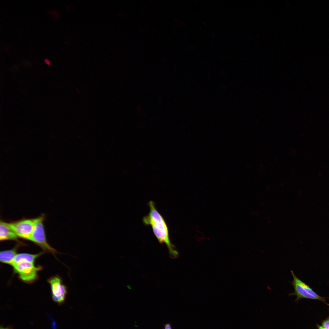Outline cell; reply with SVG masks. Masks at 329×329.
Returning a JSON list of instances; mask_svg holds the SVG:
<instances>
[{
  "label": "cell",
  "instance_id": "cell-9",
  "mask_svg": "<svg viewBox=\"0 0 329 329\" xmlns=\"http://www.w3.org/2000/svg\"><path fill=\"white\" fill-rule=\"evenodd\" d=\"M42 253H41L34 254L25 253L17 254L14 259L11 266L13 264L23 261L34 263L36 259L42 254Z\"/></svg>",
  "mask_w": 329,
  "mask_h": 329
},
{
  "label": "cell",
  "instance_id": "cell-1",
  "mask_svg": "<svg viewBox=\"0 0 329 329\" xmlns=\"http://www.w3.org/2000/svg\"><path fill=\"white\" fill-rule=\"evenodd\" d=\"M149 208L148 214L143 217L144 225L150 226L153 232L159 242L165 244L168 249L170 257L177 258L179 255L175 246L171 242L167 224L161 214L157 209L155 203L150 200L148 203Z\"/></svg>",
  "mask_w": 329,
  "mask_h": 329
},
{
  "label": "cell",
  "instance_id": "cell-7",
  "mask_svg": "<svg viewBox=\"0 0 329 329\" xmlns=\"http://www.w3.org/2000/svg\"><path fill=\"white\" fill-rule=\"evenodd\" d=\"M18 237L9 226L8 223L1 220L0 240H17Z\"/></svg>",
  "mask_w": 329,
  "mask_h": 329
},
{
  "label": "cell",
  "instance_id": "cell-5",
  "mask_svg": "<svg viewBox=\"0 0 329 329\" xmlns=\"http://www.w3.org/2000/svg\"><path fill=\"white\" fill-rule=\"evenodd\" d=\"M8 224L18 237L30 240L34 227V218H24Z\"/></svg>",
  "mask_w": 329,
  "mask_h": 329
},
{
  "label": "cell",
  "instance_id": "cell-8",
  "mask_svg": "<svg viewBox=\"0 0 329 329\" xmlns=\"http://www.w3.org/2000/svg\"><path fill=\"white\" fill-rule=\"evenodd\" d=\"M18 246H19L17 245L11 249L1 251L0 253V261L11 265L17 254L16 251Z\"/></svg>",
  "mask_w": 329,
  "mask_h": 329
},
{
  "label": "cell",
  "instance_id": "cell-12",
  "mask_svg": "<svg viewBox=\"0 0 329 329\" xmlns=\"http://www.w3.org/2000/svg\"><path fill=\"white\" fill-rule=\"evenodd\" d=\"M44 61L47 65L49 66L51 65V62L50 60L48 58H44Z\"/></svg>",
  "mask_w": 329,
  "mask_h": 329
},
{
  "label": "cell",
  "instance_id": "cell-2",
  "mask_svg": "<svg viewBox=\"0 0 329 329\" xmlns=\"http://www.w3.org/2000/svg\"><path fill=\"white\" fill-rule=\"evenodd\" d=\"M291 271L293 278V281L291 283L294 290L293 292L289 294V295L295 296L296 298L295 301L303 299L317 300L329 306V304L326 302L325 297H322L317 294L308 285L296 277L292 271Z\"/></svg>",
  "mask_w": 329,
  "mask_h": 329
},
{
  "label": "cell",
  "instance_id": "cell-4",
  "mask_svg": "<svg viewBox=\"0 0 329 329\" xmlns=\"http://www.w3.org/2000/svg\"><path fill=\"white\" fill-rule=\"evenodd\" d=\"M14 271L18 274L19 279L27 283L33 282L37 278L38 272L41 270V267L35 266L34 263L23 261L12 265Z\"/></svg>",
  "mask_w": 329,
  "mask_h": 329
},
{
  "label": "cell",
  "instance_id": "cell-10",
  "mask_svg": "<svg viewBox=\"0 0 329 329\" xmlns=\"http://www.w3.org/2000/svg\"><path fill=\"white\" fill-rule=\"evenodd\" d=\"M321 326L325 329H329V316L322 321Z\"/></svg>",
  "mask_w": 329,
  "mask_h": 329
},
{
  "label": "cell",
  "instance_id": "cell-6",
  "mask_svg": "<svg viewBox=\"0 0 329 329\" xmlns=\"http://www.w3.org/2000/svg\"><path fill=\"white\" fill-rule=\"evenodd\" d=\"M51 289L53 300L59 304L63 303L67 292V288L58 275L51 277L48 280Z\"/></svg>",
  "mask_w": 329,
  "mask_h": 329
},
{
  "label": "cell",
  "instance_id": "cell-3",
  "mask_svg": "<svg viewBox=\"0 0 329 329\" xmlns=\"http://www.w3.org/2000/svg\"><path fill=\"white\" fill-rule=\"evenodd\" d=\"M45 218L44 214H42L34 218V227L30 241L38 245L44 250L55 254L57 251L49 245L46 240L43 224Z\"/></svg>",
  "mask_w": 329,
  "mask_h": 329
},
{
  "label": "cell",
  "instance_id": "cell-13",
  "mask_svg": "<svg viewBox=\"0 0 329 329\" xmlns=\"http://www.w3.org/2000/svg\"><path fill=\"white\" fill-rule=\"evenodd\" d=\"M317 326L318 329H325L322 327L318 324H317Z\"/></svg>",
  "mask_w": 329,
  "mask_h": 329
},
{
  "label": "cell",
  "instance_id": "cell-11",
  "mask_svg": "<svg viewBox=\"0 0 329 329\" xmlns=\"http://www.w3.org/2000/svg\"><path fill=\"white\" fill-rule=\"evenodd\" d=\"M163 329H172L171 325L169 323H167L164 325Z\"/></svg>",
  "mask_w": 329,
  "mask_h": 329
}]
</instances>
